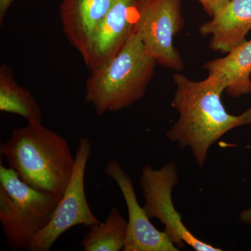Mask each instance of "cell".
Segmentation results:
<instances>
[{
    "label": "cell",
    "instance_id": "5b68a950",
    "mask_svg": "<svg viewBox=\"0 0 251 251\" xmlns=\"http://www.w3.org/2000/svg\"><path fill=\"white\" fill-rule=\"evenodd\" d=\"M184 27L181 0L138 1L134 32L158 65L176 72L184 69V61L173 44Z\"/></svg>",
    "mask_w": 251,
    "mask_h": 251
},
{
    "label": "cell",
    "instance_id": "3957f363",
    "mask_svg": "<svg viewBox=\"0 0 251 251\" xmlns=\"http://www.w3.org/2000/svg\"><path fill=\"white\" fill-rule=\"evenodd\" d=\"M156 65L133 33L113 58L90 72L85 101L94 107L97 116L128 108L145 97Z\"/></svg>",
    "mask_w": 251,
    "mask_h": 251
},
{
    "label": "cell",
    "instance_id": "8992f818",
    "mask_svg": "<svg viewBox=\"0 0 251 251\" xmlns=\"http://www.w3.org/2000/svg\"><path fill=\"white\" fill-rule=\"evenodd\" d=\"M178 182L177 168L173 162L158 170L153 169L150 165L143 167L140 184L145 201L143 209L149 218H156L164 224L165 231L179 249L188 245L196 251H223L201 240L183 224L172 196L173 188Z\"/></svg>",
    "mask_w": 251,
    "mask_h": 251
},
{
    "label": "cell",
    "instance_id": "6da1fadb",
    "mask_svg": "<svg viewBox=\"0 0 251 251\" xmlns=\"http://www.w3.org/2000/svg\"><path fill=\"white\" fill-rule=\"evenodd\" d=\"M171 106L179 113L166 136L180 148H189L200 168L205 164L209 148L229 130L251 125V108L239 115L229 114L222 101L227 82L215 74L194 81L176 72Z\"/></svg>",
    "mask_w": 251,
    "mask_h": 251
},
{
    "label": "cell",
    "instance_id": "ba28073f",
    "mask_svg": "<svg viewBox=\"0 0 251 251\" xmlns=\"http://www.w3.org/2000/svg\"><path fill=\"white\" fill-rule=\"evenodd\" d=\"M104 173L116 182L128 209L127 236L124 251H178L166 231H160L150 221L137 200L133 181L118 162L107 163Z\"/></svg>",
    "mask_w": 251,
    "mask_h": 251
},
{
    "label": "cell",
    "instance_id": "ac0fdd59",
    "mask_svg": "<svg viewBox=\"0 0 251 251\" xmlns=\"http://www.w3.org/2000/svg\"><path fill=\"white\" fill-rule=\"evenodd\" d=\"M138 1H145V0H138Z\"/></svg>",
    "mask_w": 251,
    "mask_h": 251
},
{
    "label": "cell",
    "instance_id": "277c9868",
    "mask_svg": "<svg viewBox=\"0 0 251 251\" xmlns=\"http://www.w3.org/2000/svg\"><path fill=\"white\" fill-rule=\"evenodd\" d=\"M59 200L31 187L17 173L0 166V222L13 251L27 250L49 225Z\"/></svg>",
    "mask_w": 251,
    "mask_h": 251
},
{
    "label": "cell",
    "instance_id": "7a4b0ae2",
    "mask_svg": "<svg viewBox=\"0 0 251 251\" xmlns=\"http://www.w3.org/2000/svg\"><path fill=\"white\" fill-rule=\"evenodd\" d=\"M8 166L25 184L60 201L72 178L75 157L67 140L42 122L13 130L0 145Z\"/></svg>",
    "mask_w": 251,
    "mask_h": 251
},
{
    "label": "cell",
    "instance_id": "e0dca14e",
    "mask_svg": "<svg viewBox=\"0 0 251 251\" xmlns=\"http://www.w3.org/2000/svg\"><path fill=\"white\" fill-rule=\"evenodd\" d=\"M239 219L244 224L251 225V207L242 211L239 214Z\"/></svg>",
    "mask_w": 251,
    "mask_h": 251
},
{
    "label": "cell",
    "instance_id": "2e32d148",
    "mask_svg": "<svg viewBox=\"0 0 251 251\" xmlns=\"http://www.w3.org/2000/svg\"><path fill=\"white\" fill-rule=\"evenodd\" d=\"M15 0H0V23H2L5 15Z\"/></svg>",
    "mask_w": 251,
    "mask_h": 251
},
{
    "label": "cell",
    "instance_id": "8fae6325",
    "mask_svg": "<svg viewBox=\"0 0 251 251\" xmlns=\"http://www.w3.org/2000/svg\"><path fill=\"white\" fill-rule=\"evenodd\" d=\"M117 0H63L59 17L64 34L83 54L90 38Z\"/></svg>",
    "mask_w": 251,
    "mask_h": 251
},
{
    "label": "cell",
    "instance_id": "52a82bcc",
    "mask_svg": "<svg viewBox=\"0 0 251 251\" xmlns=\"http://www.w3.org/2000/svg\"><path fill=\"white\" fill-rule=\"evenodd\" d=\"M91 152L90 140L82 137L75 153L72 178L64 196L49 225L34 238L28 251H49L68 229L80 225L90 227L100 222L91 210L85 196V175Z\"/></svg>",
    "mask_w": 251,
    "mask_h": 251
},
{
    "label": "cell",
    "instance_id": "7c38bea8",
    "mask_svg": "<svg viewBox=\"0 0 251 251\" xmlns=\"http://www.w3.org/2000/svg\"><path fill=\"white\" fill-rule=\"evenodd\" d=\"M204 69L226 80V92L232 98L251 94V39L244 41L224 57L206 62Z\"/></svg>",
    "mask_w": 251,
    "mask_h": 251
},
{
    "label": "cell",
    "instance_id": "9c48e42d",
    "mask_svg": "<svg viewBox=\"0 0 251 251\" xmlns=\"http://www.w3.org/2000/svg\"><path fill=\"white\" fill-rule=\"evenodd\" d=\"M138 0H117L95 29L82 58L90 71L113 58L134 33Z\"/></svg>",
    "mask_w": 251,
    "mask_h": 251
},
{
    "label": "cell",
    "instance_id": "5bb4252c",
    "mask_svg": "<svg viewBox=\"0 0 251 251\" xmlns=\"http://www.w3.org/2000/svg\"><path fill=\"white\" fill-rule=\"evenodd\" d=\"M128 221L117 207H112L103 223L90 226L81 241L85 251H123L126 239Z\"/></svg>",
    "mask_w": 251,
    "mask_h": 251
},
{
    "label": "cell",
    "instance_id": "4fadbf2b",
    "mask_svg": "<svg viewBox=\"0 0 251 251\" xmlns=\"http://www.w3.org/2000/svg\"><path fill=\"white\" fill-rule=\"evenodd\" d=\"M0 111L15 114L31 122H42L40 105L27 89L18 83L9 66L0 67Z\"/></svg>",
    "mask_w": 251,
    "mask_h": 251
},
{
    "label": "cell",
    "instance_id": "30bf717a",
    "mask_svg": "<svg viewBox=\"0 0 251 251\" xmlns=\"http://www.w3.org/2000/svg\"><path fill=\"white\" fill-rule=\"evenodd\" d=\"M251 30V0H231L199 28L201 35L211 36L209 49L221 54L240 45Z\"/></svg>",
    "mask_w": 251,
    "mask_h": 251
},
{
    "label": "cell",
    "instance_id": "9a60e30c",
    "mask_svg": "<svg viewBox=\"0 0 251 251\" xmlns=\"http://www.w3.org/2000/svg\"><path fill=\"white\" fill-rule=\"evenodd\" d=\"M211 18L215 16L231 0H198Z\"/></svg>",
    "mask_w": 251,
    "mask_h": 251
}]
</instances>
